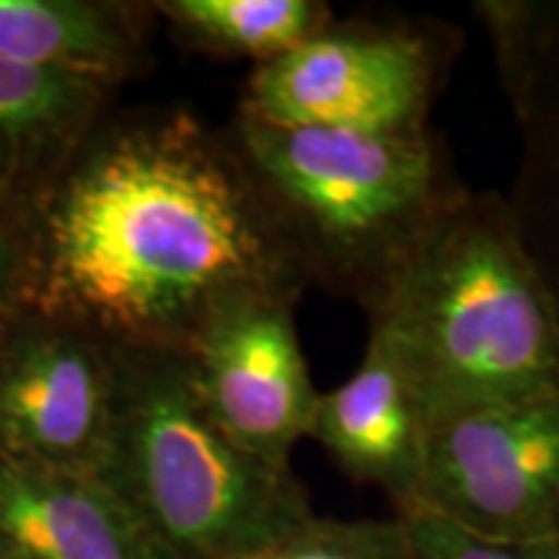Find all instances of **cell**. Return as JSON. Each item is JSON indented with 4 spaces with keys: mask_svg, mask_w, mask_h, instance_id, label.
Masks as SVG:
<instances>
[{
    "mask_svg": "<svg viewBox=\"0 0 559 559\" xmlns=\"http://www.w3.org/2000/svg\"><path fill=\"white\" fill-rule=\"evenodd\" d=\"M300 285L234 148L192 117L107 138L47 207L39 300L109 345L181 353L230 293Z\"/></svg>",
    "mask_w": 559,
    "mask_h": 559,
    "instance_id": "obj_1",
    "label": "cell"
},
{
    "mask_svg": "<svg viewBox=\"0 0 559 559\" xmlns=\"http://www.w3.org/2000/svg\"><path fill=\"white\" fill-rule=\"evenodd\" d=\"M415 370L432 423L559 389V309L513 207L466 194L368 313Z\"/></svg>",
    "mask_w": 559,
    "mask_h": 559,
    "instance_id": "obj_2",
    "label": "cell"
},
{
    "mask_svg": "<svg viewBox=\"0 0 559 559\" xmlns=\"http://www.w3.org/2000/svg\"><path fill=\"white\" fill-rule=\"evenodd\" d=\"M230 148L300 283L368 313L464 198L428 130L370 135L236 115Z\"/></svg>",
    "mask_w": 559,
    "mask_h": 559,
    "instance_id": "obj_3",
    "label": "cell"
},
{
    "mask_svg": "<svg viewBox=\"0 0 559 559\" xmlns=\"http://www.w3.org/2000/svg\"><path fill=\"white\" fill-rule=\"evenodd\" d=\"M104 481L177 559H251L313 515L293 469L264 464L215 425L179 349L117 347Z\"/></svg>",
    "mask_w": 559,
    "mask_h": 559,
    "instance_id": "obj_4",
    "label": "cell"
},
{
    "mask_svg": "<svg viewBox=\"0 0 559 559\" xmlns=\"http://www.w3.org/2000/svg\"><path fill=\"white\" fill-rule=\"evenodd\" d=\"M438 55L417 29L332 24L257 66L239 117L280 128L404 135L425 130Z\"/></svg>",
    "mask_w": 559,
    "mask_h": 559,
    "instance_id": "obj_5",
    "label": "cell"
},
{
    "mask_svg": "<svg viewBox=\"0 0 559 559\" xmlns=\"http://www.w3.org/2000/svg\"><path fill=\"white\" fill-rule=\"evenodd\" d=\"M412 506L489 539L559 547V389L436 419Z\"/></svg>",
    "mask_w": 559,
    "mask_h": 559,
    "instance_id": "obj_6",
    "label": "cell"
},
{
    "mask_svg": "<svg viewBox=\"0 0 559 559\" xmlns=\"http://www.w3.org/2000/svg\"><path fill=\"white\" fill-rule=\"evenodd\" d=\"M296 298L293 288L230 293L181 349L215 425L277 469H293V449L309 438L321 396L300 347Z\"/></svg>",
    "mask_w": 559,
    "mask_h": 559,
    "instance_id": "obj_7",
    "label": "cell"
},
{
    "mask_svg": "<svg viewBox=\"0 0 559 559\" xmlns=\"http://www.w3.org/2000/svg\"><path fill=\"white\" fill-rule=\"evenodd\" d=\"M115 423V345L62 321L0 340V453L104 479Z\"/></svg>",
    "mask_w": 559,
    "mask_h": 559,
    "instance_id": "obj_8",
    "label": "cell"
},
{
    "mask_svg": "<svg viewBox=\"0 0 559 559\" xmlns=\"http://www.w3.org/2000/svg\"><path fill=\"white\" fill-rule=\"evenodd\" d=\"M432 415L415 370L386 332L370 326L355 373L321 391L309 438L362 485H376L396 510L417 500Z\"/></svg>",
    "mask_w": 559,
    "mask_h": 559,
    "instance_id": "obj_9",
    "label": "cell"
},
{
    "mask_svg": "<svg viewBox=\"0 0 559 559\" xmlns=\"http://www.w3.org/2000/svg\"><path fill=\"white\" fill-rule=\"evenodd\" d=\"M0 559H177L94 474L0 453Z\"/></svg>",
    "mask_w": 559,
    "mask_h": 559,
    "instance_id": "obj_10",
    "label": "cell"
},
{
    "mask_svg": "<svg viewBox=\"0 0 559 559\" xmlns=\"http://www.w3.org/2000/svg\"><path fill=\"white\" fill-rule=\"evenodd\" d=\"M498 34L526 135V166L510 207L559 309V3L506 5Z\"/></svg>",
    "mask_w": 559,
    "mask_h": 559,
    "instance_id": "obj_11",
    "label": "cell"
},
{
    "mask_svg": "<svg viewBox=\"0 0 559 559\" xmlns=\"http://www.w3.org/2000/svg\"><path fill=\"white\" fill-rule=\"evenodd\" d=\"M138 26L122 5L81 0H0V58L102 83L130 73Z\"/></svg>",
    "mask_w": 559,
    "mask_h": 559,
    "instance_id": "obj_12",
    "label": "cell"
},
{
    "mask_svg": "<svg viewBox=\"0 0 559 559\" xmlns=\"http://www.w3.org/2000/svg\"><path fill=\"white\" fill-rule=\"evenodd\" d=\"M109 83L0 58V194L79 143Z\"/></svg>",
    "mask_w": 559,
    "mask_h": 559,
    "instance_id": "obj_13",
    "label": "cell"
},
{
    "mask_svg": "<svg viewBox=\"0 0 559 559\" xmlns=\"http://www.w3.org/2000/svg\"><path fill=\"white\" fill-rule=\"evenodd\" d=\"M158 9L198 47L257 66L283 58L334 21L321 0H171Z\"/></svg>",
    "mask_w": 559,
    "mask_h": 559,
    "instance_id": "obj_14",
    "label": "cell"
},
{
    "mask_svg": "<svg viewBox=\"0 0 559 559\" xmlns=\"http://www.w3.org/2000/svg\"><path fill=\"white\" fill-rule=\"evenodd\" d=\"M251 559H409V544L400 515L358 521L311 515Z\"/></svg>",
    "mask_w": 559,
    "mask_h": 559,
    "instance_id": "obj_15",
    "label": "cell"
},
{
    "mask_svg": "<svg viewBox=\"0 0 559 559\" xmlns=\"http://www.w3.org/2000/svg\"><path fill=\"white\" fill-rule=\"evenodd\" d=\"M396 515L407 531L409 559H559L557 544L489 539L423 506L402 508Z\"/></svg>",
    "mask_w": 559,
    "mask_h": 559,
    "instance_id": "obj_16",
    "label": "cell"
},
{
    "mask_svg": "<svg viewBox=\"0 0 559 559\" xmlns=\"http://www.w3.org/2000/svg\"><path fill=\"white\" fill-rule=\"evenodd\" d=\"M21 270H19V257L13 249V239L5 226L3 215H0V313L5 311V306L11 304L13 293H16Z\"/></svg>",
    "mask_w": 559,
    "mask_h": 559,
    "instance_id": "obj_17",
    "label": "cell"
}]
</instances>
